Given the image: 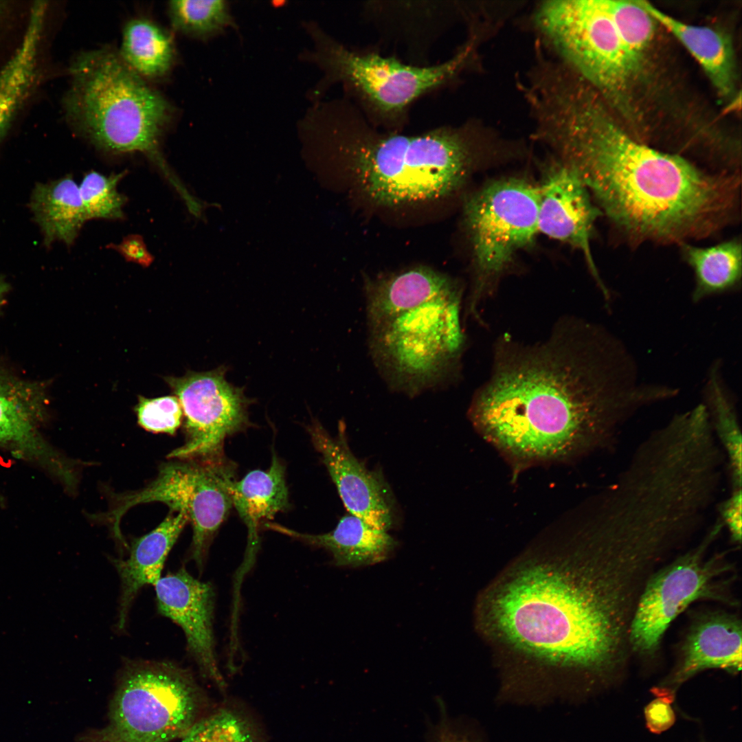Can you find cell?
Segmentation results:
<instances>
[{"label":"cell","instance_id":"27","mask_svg":"<svg viewBox=\"0 0 742 742\" xmlns=\"http://www.w3.org/2000/svg\"><path fill=\"white\" fill-rule=\"evenodd\" d=\"M117 52L123 62L144 79L167 75L176 56L170 32L144 17L132 19L126 23Z\"/></svg>","mask_w":742,"mask_h":742},{"label":"cell","instance_id":"16","mask_svg":"<svg viewBox=\"0 0 742 742\" xmlns=\"http://www.w3.org/2000/svg\"><path fill=\"white\" fill-rule=\"evenodd\" d=\"M154 586L159 612L182 629L188 651L203 677L224 690L226 685L218 666L213 630V586L195 578L184 567L161 576Z\"/></svg>","mask_w":742,"mask_h":742},{"label":"cell","instance_id":"32","mask_svg":"<svg viewBox=\"0 0 742 742\" xmlns=\"http://www.w3.org/2000/svg\"><path fill=\"white\" fill-rule=\"evenodd\" d=\"M709 416L728 456L732 488H741V432L737 412L724 390L716 369L710 373L707 386Z\"/></svg>","mask_w":742,"mask_h":742},{"label":"cell","instance_id":"22","mask_svg":"<svg viewBox=\"0 0 742 742\" xmlns=\"http://www.w3.org/2000/svg\"><path fill=\"white\" fill-rule=\"evenodd\" d=\"M229 491L232 506L247 528L243 565L247 570L253 564L259 548L260 527L289 506L284 466L273 451L267 470H254L240 480L234 479Z\"/></svg>","mask_w":742,"mask_h":742},{"label":"cell","instance_id":"18","mask_svg":"<svg viewBox=\"0 0 742 742\" xmlns=\"http://www.w3.org/2000/svg\"><path fill=\"white\" fill-rule=\"evenodd\" d=\"M741 621L734 614L710 611L696 616L682 642L668 682L679 685L700 671L741 669Z\"/></svg>","mask_w":742,"mask_h":742},{"label":"cell","instance_id":"25","mask_svg":"<svg viewBox=\"0 0 742 742\" xmlns=\"http://www.w3.org/2000/svg\"><path fill=\"white\" fill-rule=\"evenodd\" d=\"M46 12L44 1L32 5L19 46L0 68V140L35 82Z\"/></svg>","mask_w":742,"mask_h":742},{"label":"cell","instance_id":"7","mask_svg":"<svg viewBox=\"0 0 742 742\" xmlns=\"http://www.w3.org/2000/svg\"><path fill=\"white\" fill-rule=\"evenodd\" d=\"M456 290L368 325L369 348L387 384L415 396L456 376L465 346Z\"/></svg>","mask_w":742,"mask_h":742},{"label":"cell","instance_id":"13","mask_svg":"<svg viewBox=\"0 0 742 742\" xmlns=\"http://www.w3.org/2000/svg\"><path fill=\"white\" fill-rule=\"evenodd\" d=\"M226 368L195 372L165 381L178 398L184 417L186 440L172 450L170 460L218 461L224 459L227 437L249 423V403L242 388L225 379Z\"/></svg>","mask_w":742,"mask_h":742},{"label":"cell","instance_id":"20","mask_svg":"<svg viewBox=\"0 0 742 742\" xmlns=\"http://www.w3.org/2000/svg\"><path fill=\"white\" fill-rule=\"evenodd\" d=\"M188 522L184 513L170 510L155 529L133 540L126 560L114 561L121 583L118 630L125 627L131 605L142 587L154 585L161 577L166 559Z\"/></svg>","mask_w":742,"mask_h":742},{"label":"cell","instance_id":"37","mask_svg":"<svg viewBox=\"0 0 742 742\" xmlns=\"http://www.w3.org/2000/svg\"><path fill=\"white\" fill-rule=\"evenodd\" d=\"M435 742H477L472 737L450 728H444Z\"/></svg>","mask_w":742,"mask_h":742},{"label":"cell","instance_id":"4","mask_svg":"<svg viewBox=\"0 0 742 742\" xmlns=\"http://www.w3.org/2000/svg\"><path fill=\"white\" fill-rule=\"evenodd\" d=\"M318 142L342 156L363 191L384 205L427 201L456 190L465 179L479 125H440L416 134L373 126L344 96L324 100L313 120Z\"/></svg>","mask_w":742,"mask_h":742},{"label":"cell","instance_id":"28","mask_svg":"<svg viewBox=\"0 0 742 742\" xmlns=\"http://www.w3.org/2000/svg\"><path fill=\"white\" fill-rule=\"evenodd\" d=\"M684 258L694 271V301L736 287L741 281L742 247L733 238L708 247L681 243Z\"/></svg>","mask_w":742,"mask_h":742},{"label":"cell","instance_id":"26","mask_svg":"<svg viewBox=\"0 0 742 742\" xmlns=\"http://www.w3.org/2000/svg\"><path fill=\"white\" fill-rule=\"evenodd\" d=\"M30 206L47 245L55 241L71 245L87 221L79 186L70 176L38 183Z\"/></svg>","mask_w":742,"mask_h":742},{"label":"cell","instance_id":"35","mask_svg":"<svg viewBox=\"0 0 742 742\" xmlns=\"http://www.w3.org/2000/svg\"><path fill=\"white\" fill-rule=\"evenodd\" d=\"M719 511L720 520L727 527L731 539L740 544L742 533L741 488L732 490L731 495L720 505Z\"/></svg>","mask_w":742,"mask_h":742},{"label":"cell","instance_id":"39","mask_svg":"<svg viewBox=\"0 0 742 742\" xmlns=\"http://www.w3.org/2000/svg\"><path fill=\"white\" fill-rule=\"evenodd\" d=\"M4 8H5V5H4L3 3V1H0V19H1V16L3 15Z\"/></svg>","mask_w":742,"mask_h":742},{"label":"cell","instance_id":"15","mask_svg":"<svg viewBox=\"0 0 742 742\" xmlns=\"http://www.w3.org/2000/svg\"><path fill=\"white\" fill-rule=\"evenodd\" d=\"M307 430L349 513L375 528H392L396 517L392 491L381 472L368 469L351 451L344 424L335 437L316 420Z\"/></svg>","mask_w":742,"mask_h":742},{"label":"cell","instance_id":"3","mask_svg":"<svg viewBox=\"0 0 742 742\" xmlns=\"http://www.w3.org/2000/svg\"><path fill=\"white\" fill-rule=\"evenodd\" d=\"M587 88L565 90L547 108L540 139L592 192L611 221L639 240L710 235L736 206V176L711 175L677 155L639 143Z\"/></svg>","mask_w":742,"mask_h":742},{"label":"cell","instance_id":"34","mask_svg":"<svg viewBox=\"0 0 742 742\" xmlns=\"http://www.w3.org/2000/svg\"><path fill=\"white\" fill-rule=\"evenodd\" d=\"M135 411L138 424L144 429L171 435L176 433L183 416L180 403L175 396L154 398L139 396Z\"/></svg>","mask_w":742,"mask_h":742},{"label":"cell","instance_id":"30","mask_svg":"<svg viewBox=\"0 0 742 742\" xmlns=\"http://www.w3.org/2000/svg\"><path fill=\"white\" fill-rule=\"evenodd\" d=\"M181 742H265L257 722L245 710L224 704L209 710Z\"/></svg>","mask_w":742,"mask_h":742},{"label":"cell","instance_id":"11","mask_svg":"<svg viewBox=\"0 0 742 742\" xmlns=\"http://www.w3.org/2000/svg\"><path fill=\"white\" fill-rule=\"evenodd\" d=\"M535 23L561 62L613 101L622 100L636 73L603 0H550Z\"/></svg>","mask_w":742,"mask_h":742},{"label":"cell","instance_id":"2","mask_svg":"<svg viewBox=\"0 0 742 742\" xmlns=\"http://www.w3.org/2000/svg\"><path fill=\"white\" fill-rule=\"evenodd\" d=\"M492 374L469 411L475 427L517 462L565 458L613 434L653 387L636 383L633 366L616 340L583 321L560 324L545 341L506 337Z\"/></svg>","mask_w":742,"mask_h":742},{"label":"cell","instance_id":"36","mask_svg":"<svg viewBox=\"0 0 742 742\" xmlns=\"http://www.w3.org/2000/svg\"><path fill=\"white\" fill-rule=\"evenodd\" d=\"M117 249L126 259L139 264L147 265L153 260L142 238L137 236L126 238Z\"/></svg>","mask_w":742,"mask_h":742},{"label":"cell","instance_id":"5","mask_svg":"<svg viewBox=\"0 0 742 742\" xmlns=\"http://www.w3.org/2000/svg\"><path fill=\"white\" fill-rule=\"evenodd\" d=\"M304 27L313 48L301 60L317 66L322 76L310 90L312 102L322 100L335 85L373 126L403 131L409 122L412 106L420 99L449 88L474 65L480 38L469 34L449 59L436 64H408L394 55H385L376 45L350 47L315 22Z\"/></svg>","mask_w":742,"mask_h":742},{"label":"cell","instance_id":"12","mask_svg":"<svg viewBox=\"0 0 742 742\" xmlns=\"http://www.w3.org/2000/svg\"><path fill=\"white\" fill-rule=\"evenodd\" d=\"M539 187L521 179L493 182L473 195L465 207L476 279L465 315L477 309L492 284L515 254L532 243L538 232Z\"/></svg>","mask_w":742,"mask_h":742},{"label":"cell","instance_id":"17","mask_svg":"<svg viewBox=\"0 0 742 742\" xmlns=\"http://www.w3.org/2000/svg\"><path fill=\"white\" fill-rule=\"evenodd\" d=\"M539 187L538 232L578 249L603 293L608 291L598 273L590 240L594 223L601 214L578 177L561 163L553 167Z\"/></svg>","mask_w":742,"mask_h":742},{"label":"cell","instance_id":"33","mask_svg":"<svg viewBox=\"0 0 742 742\" xmlns=\"http://www.w3.org/2000/svg\"><path fill=\"white\" fill-rule=\"evenodd\" d=\"M126 172L105 175L92 170L79 186L87 220L122 219L126 197L119 192L117 185Z\"/></svg>","mask_w":742,"mask_h":742},{"label":"cell","instance_id":"31","mask_svg":"<svg viewBox=\"0 0 742 742\" xmlns=\"http://www.w3.org/2000/svg\"><path fill=\"white\" fill-rule=\"evenodd\" d=\"M635 72L652 40L656 21L637 1L603 0Z\"/></svg>","mask_w":742,"mask_h":742},{"label":"cell","instance_id":"21","mask_svg":"<svg viewBox=\"0 0 742 742\" xmlns=\"http://www.w3.org/2000/svg\"><path fill=\"white\" fill-rule=\"evenodd\" d=\"M265 528L310 546L327 550L337 566L360 567L385 560L397 545L387 530L375 528L361 518L347 514L335 529L319 535L306 534L276 523L265 522Z\"/></svg>","mask_w":742,"mask_h":742},{"label":"cell","instance_id":"8","mask_svg":"<svg viewBox=\"0 0 742 742\" xmlns=\"http://www.w3.org/2000/svg\"><path fill=\"white\" fill-rule=\"evenodd\" d=\"M191 671L168 661L127 660L117 677L105 726L78 742H171L209 710Z\"/></svg>","mask_w":742,"mask_h":742},{"label":"cell","instance_id":"29","mask_svg":"<svg viewBox=\"0 0 742 742\" xmlns=\"http://www.w3.org/2000/svg\"><path fill=\"white\" fill-rule=\"evenodd\" d=\"M167 10L176 31L203 41L236 27L229 5L223 0L171 1Z\"/></svg>","mask_w":742,"mask_h":742},{"label":"cell","instance_id":"24","mask_svg":"<svg viewBox=\"0 0 742 742\" xmlns=\"http://www.w3.org/2000/svg\"><path fill=\"white\" fill-rule=\"evenodd\" d=\"M638 3L666 27L696 59L719 96L730 99L736 93V65L730 38L713 27L690 25L646 1Z\"/></svg>","mask_w":742,"mask_h":742},{"label":"cell","instance_id":"6","mask_svg":"<svg viewBox=\"0 0 742 742\" xmlns=\"http://www.w3.org/2000/svg\"><path fill=\"white\" fill-rule=\"evenodd\" d=\"M69 72L64 107L76 131L104 152L142 153L185 195L188 190L161 150L173 115L170 104L109 48L81 53Z\"/></svg>","mask_w":742,"mask_h":742},{"label":"cell","instance_id":"1","mask_svg":"<svg viewBox=\"0 0 742 742\" xmlns=\"http://www.w3.org/2000/svg\"><path fill=\"white\" fill-rule=\"evenodd\" d=\"M655 567L639 546L584 527L505 568L476 609L480 632L498 652L503 693L526 706L572 704L622 668Z\"/></svg>","mask_w":742,"mask_h":742},{"label":"cell","instance_id":"19","mask_svg":"<svg viewBox=\"0 0 742 742\" xmlns=\"http://www.w3.org/2000/svg\"><path fill=\"white\" fill-rule=\"evenodd\" d=\"M36 383L19 379L0 370V444L14 445L27 455L48 460L58 475L69 462L51 455L36 432L45 403V394Z\"/></svg>","mask_w":742,"mask_h":742},{"label":"cell","instance_id":"23","mask_svg":"<svg viewBox=\"0 0 742 742\" xmlns=\"http://www.w3.org/2000/svg\"><path fill=\"white\" fill-rule=\"evenodd\" d=\"M459 287L448 276L425 267L370 280L366 285L368 324L429 302Z\"/></svg>","mask_w":742,"mask_h":742},{"label":"cell","instance_id":"10","mask_svg":"<svg viewBox=\"0 0 742 742\" xmlns=\"http://www.w3.org/2000/svg\"><path fill=\"white\" fill-rule=\"evenodd\" d=\"M232 467L219 461L181 460L163 463L157 476L142 488L109 494L104 513L91 518L109 525L116 541L126 546L120 530L124 515L140 504L161 502L184 513L192 527L189 558L201 570L215 533L232 506Z\"/></svg>","mask_w":742,"mask_h":742},{"label":"cell","instance_id":"38","mask_svg":"<svg viewBox=\"0 0 742 742\" xmlns=\"http://www.w3.org/2000/svg\"><path fill=\"white\" fill-rule=\"evenodd\" d=\"M8 284L4 280L0 278V308L2 306L5 295L8 290Z\"/></svg>","mask_w":742,"mask_h":742},{"label":"cell","instance_id":"14","mask_svg":"<svg viewBox=\"0 0 742 742\" xmlns=\"http://www.w3.org/2000/svg\"><path fill=\"white\" fill-rule=\"evenodd\" d=\"M470 6L456 1H385L361 3L360 16L378 36L376 44L391 47L404 62L430 65L434 45L459 19L467 20Z\"/></svg>","mask_w":742,"mask_h":742},{"label":"cell","instance_id":"9","mask_svg":"<svg viewBox=\"0 0 742 742\" xmlns=\"http://www.w3.org/2000/svg\"><path fill=\"white\" fill-rule=\"evenodd\" d=\"M717 521L692 549L661 565L647 581L630 627L632 654L653 656L671 622L700 600L737 605L731 590L734 566L726 554L709 556V548L723 528Z\"/></svg>","mask_w":742,"mask_h":742}]
</instances>
